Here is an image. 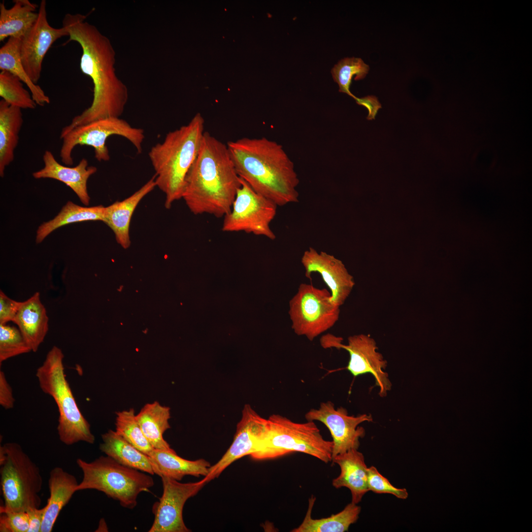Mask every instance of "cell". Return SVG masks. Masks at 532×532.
Here are the masks:
<instances>
[{"label":"cell","mask_w":532,"mask_h":532,"mask_svg":"<svg viewBox=\"0 0 532 532\" xmlns=\"http://www.w3.org/2000/svg\"><path fill=\"white\" fill-rule=\"evenodd\" d=\"M86 19L81 14L67 13L63 27L68 33L67 42L76 41L82 48L80 69L92 80L93 99L91 105L75 116L62 132L102 118H120L129 98L127 86L115 72V52L110 40Z\"/></svg>","instance_id":"1"},{"label":"cell","mask_w":532,"mask_h":532,"mask_svg":"<svg viewBox=\"0 0 532 532\" xmlns=\"http://www.w3.org/2000/svg\"><path fill=\"white\" fill-rule=\"evenodd\" d=\"M241 186L227 144L205 132L187 175L182 199L195 215L224 217Z\"/></svg>","instance_id":"2"},{"label":"cell","mask_w":532,"mask_h":532,"mask_svg":"<svg viewBox=\"0 0 532 532\" xmlns=\"http://www.w3.org/2000/svg\"><path fill=\"white\" fill-rule=\"evenodd\" d=\"M227 145L238 176L255 191L277 206L299 201V180L282 145L264 137H243Z\"/></svg>","instance_id":"3"},{"label":"cell","mask_w":532,"mask_h":532,"mask_svg":"<svg viewBox=\"0 0 532 532\" xmlns=\"http://www.w3.org/2000/svg\"><path fill=\"white\" fill-rule=\"evenodd\" d=\"M204 129V119L197 113L188 124L167 133L163 142L154 145L148 153L155 171L156 187L166 196V209L182 199L186 178L199 153Z\"/></svg>","instance_id":"4"},{"label":"cell","mask_w":532,"mask_h":532,"mask_svg":"<svg viewBox=\"0 0 532 532\" xmlns=\"http://www.w3.org/2000/svg\"><path fill=\"white\" fill-rule=\"evenodd\" d=\"M62 350L54 346L36 371L40 387L54 399L59 413L57 431L60 440L71 445L79 441L95 442L90 425L81 412L64 372Z\"/></svg>","instance_id":"5"},{"label":"cell","mask_w":532,"mask_h":532,"mask_svg":"<svg viewBox=\"0 0 532 532\" xmlns=\"http://www.w3.org/2000/svg\"><path fill=\"white\" fill-rule=\"evenodd\" d=\"M76 464L83 472L77 491L102 492L127 508H134L139 494L149 491L154 485L151 474L124 466L107 456H101L91 462L77 459Z\"/></svg>","instance_id":"6"},{"label":"cell","mask_w":532,"mask_h":532,"mask_svg":"<svg viewBox=\"0 0 532 532\" xmlns=\"http://www.w3.org/2000/svg\"><path fill=\"white\" fill-rule=\"evenodd\" d=\"M267 420L266 437L260 450L250 456L253 459H272L299 452L326 464L332 461L333 442L323 437L314 421L296 423L279 414L270 415Z\"/></svg>","instance_id":"7"},{"label":"cell","mask_w":532,"mask_h":532,"mask_svg":"<svg viewBox=\"0 0 532 532\" xmlns=\"http://www.w3.org/2000/svg\"><path fill=\"white\" fill-rule=\"evenodd\" d=\"M0 473L5 508L15 511L39 508L42 476L19 444L8 442L0 446Z\"/></svg>","instance_id":"8"},{"label":"cell","mask_w":532,"mask_h":532,"mask_svg":"<svg viewBox=\"0 0 532 532\" xmlns=\"http://www.w3.org/2000/svg\"><path fill=\"white\" fill-rule=\"evenodd\" d=\"M122 136L129 140L135 147L137 152L142 151L144 139V131L132 127L126 121L117 117H109L95 120L77 126L61 132L63 143L60 151L62 162L67 166L73 164L72 153L78 145H87L94 149L95 157L100 162L110 160L106 146L107 139L111 135Z\"/></svg>","instance_id":"9"},{"label":"cell","mask_w":532,"mask_h":532,"mask_svg":"<svg viewBox=\"0 0 532 532\" xmlns=\"http://www.w3.org/2000/svg\"><path fill=\"white\" fill-rule=\"evenodd\" d=\"M340 312V306L332 300L331 292L312 284H300L289 301L292 330L310 341L332 328L338 320Z\"/></svg>","instance_id":"10"},{"label":"cell","mask_w":532,"mask_h":532,"mask_svg":"<svg viewBox=\"0 0 532 532\" xmlns=\"http://www.w3.org/2000/svg\"><path fill=\"white\" fill-rule=\"evenodd\" d=\"M277 206L274 202L255 191L241 178V186L231 209L224 216L222 231L243 232L274 240L276 235L270 224L275 217Z\"/></svg>","instance_id":"11"},{"label":"cell","mask_w":532,"mask_h":532,"mask_svg":"<svg viewBox=\"0 0 532 532\" xmlns=\"http://www.w3.org/2000/svg\"><path fill=\"white\" fill-rule=\"evenodd\" d=\"M268 430L267 419L261 416L250 405H245L232 444L222 457L210 466L203 480L206 483L210 482L217 478L234 461L259 451Z\"/></svg>","instance_id":"12"},{"label":"cell","mask_w":532,"mask_h":532,"mask_svg":"<svg viewBox=\"0 0 532 532\" xmlns=\"http://www.w3.org/2000/svg\"><path fill=\"white\" fill-rule=\"evenodd\" d=\"M163 492L159 501L153 507V523L149 532H189L183 519L186 501L196 495L206 484L203 479L195 482L179 481L162 477Z\"/></svg>","instance_id":"13"},{"label":"cell","mask_w":532,"mask_h":532,"mask_svg":"<svg viewBox=\"0 0 532 532\" xmlns=\"http://www.w3.org/2000/svg\"><path fill=\"white\" fill-rule=\"evenodd\" d=\"M305 417L307 421L322 422L329 430L333 444L332 460L338 454L358 449L360 439L365 434V429L359 425L372 421L371 415L350 416L345 408L335 409L334 404L329 401L322 402L318 409H310Z\"/></svg>","instance_id":"14"},{"label":"cell","mask_w":532,"mask_h":532,"mask_svg":"<svg viewBox=\"0 0 532 532\" xmlns=\"http://www.w3.org/2000/svg\"><path fill=\"white\" fill-rule=\"evenodd\" d=\"M37 19L27 33L21 38L20 55L24 68L33 82L38 81L43 59L52 45L59 38L68 36L62 27H51L47 19L46 2L42 0L38 11Z\"/></svg>","instance_id":"15"},{"label":"cell","mask_w":532,"mask_h":532,"mask_svg":"<svg viewBox=\"0 0 532 532\" xmlns=\"http://www.w3.org/2000/svg\"><path fill=\"white\" fill-rule=\"evenodd\" d=\"M340 348L347 351L350 359L347 369L354 376L366 373L373 376L375 385L379 387V395L385 397L391 389L392 384L388 374L384 371L387 362L378 352L375 340L370 335L359 334L348 338L347 344L340 345Z\"/></svg>","instance_id":"16"},{"label":"cell","mask_w":532,"mask_h":532,"mask_svg":"<svg viewBox=\"0 0 532 532\" xmlns=\"http://www.w3.org/2000/svg\"><path fill=\"white\" fill-rule=\"evenodd\" d=\"M301 263L306 277L311 279L312 273H319L330 290L333 302L339 306L344 304L355 283L341 260L325 252H318L309 247L304 252Z\"/></svg>","instance_id":"17"},{"label":"cell","mask_w":532,"mask_h":532,"mask_svg":"<svg viewBox=\"0 0 532 532\" xmlns=\"http://www.w3.org/2000/svg\"><path fill=\"white\" fill-rule=\"evenodd\" d=\"M44 167L33 173L35 179L52 178L61 181L70 188L85 205L90 203V198L87 191L89 178L97 171L94 166H88L86 159H82L73 167L64 166L55 159L53 153L46 150L43 155Z\"/></svg>","instance_id":"18"},{"label":"cell","mask_w":532,"mask_h":532,"mask_svg":"<svg viewBox=\"0 0 532 532\" xmlns=\"http://www.w3.org/2000/svg\"><path fill=\"white\" fill-rule=\"evenodd\" d=\"M155 178L154 175L140 189L125 200L116 201L105 207L103 222L112 230L116 241L124 249H127L131 245L130 226L133 213L142 199L156 187Z\"/></svg>","instance_id":"19"},{"label":"cell","mask_w":532,"mask_h":532,"mask_svg":"<svg viewBox=\"0 0 532 532\" xmlns=\"http://www.w3.org/2000/svg\"><path fill=\"white\" fill-rule=\"evenodd\" d=\"M332 461L338 465L341 472L332 481L335 488L346 487L351 493V502L357 504L369 490L367 469L363 454L358 449H351L335 456Z\"/></svg>","instance_id":"20"},{"label":"cell","mask_w":532,"mask_h":532,"mask_svg":"<svg viewBox=\"0 0 532 532\" xmlns=\"http://www.w3.org/2000/svg\"><path fill=\"white\" fill-rule=\"evenodd\" d=\"M48 317L39 292L21 302L13 321L18 327L32 351L36 352L48 330Z\"/></svg>","instance_id":"21"},{"label":"cell","mask_w":532,"mask_h":532,"mask_svg":"<svg viewBox=\"0 0 532 532\" xmlns=\"http://www.w3.org/2000/svg\"><path fill=\"white\" fill-rule=\"evenodd\" d=\"M76 477L61 467H55L49 473V498L44 506L45 512L40 532H51L63 508L77 491Z\"/></svg>","instance_id":"22"},{"label":"cell","mask_w":532,"mask_h":532,"mask_svg":"<svg viewBox=\"0 0 532 532\" xmlns=\"http://www.w3.org/2000/svg\"><path fill=\"white\" fill-rule=\"evenodd\" d=\"M154 474L180 481L186 475L205 476L211 465L203 459L191 461L174 451L154 449L148 455Z\"/></svg>","instance_id":"23"},{"label":"cell","mask_w":532,"mask_h":532,"mask_svg":"<svg viewBox=\"0 0 532 532\" xmlns=\"http://www.w3.org/2000/svg\"><path fill=\"white\" fill-rule=\"evenodd\" d=\"M10 8L0 3V41L7 37L23 38L36 21L37 5L28 0H14Z\"/></svg>","instance_id":"24"},{"label":"cell","mask_w":532,"mask_h":532,"mask_svg":"<svg viewBox=\"0 0 532 532\" xmlns=\"http://www.w3.org/2000/svg\"><path fill=\"white\" fill-rule=\"evenodd\" d=\"M22 109L0 100V175L14 160L19 133L23 123Z\"/></svg>","instance_id":"25"},{"label":"cell","mask_w":532,"mask_h":532,"mask_svg":"<svg viewBox=\"0 0 532 532\" xmlns=\"http://www.w3.org/2000/svg\"><path fill=\"white\" fill-rule=\"evenodd\" d=\"M170 408L154 401L146 404L135 415L136 419L146 438L154 449L174 451L163 437L170 428Z\"/></svg>","instance_id":"26"},{"label":"cell","mask_w":532,"mask_h":532,"mask_svg":"<svg viewBox=\"0 0 532 532\" xmlns=\"http://www.w3.org/2000/svg\"><path fill=\"white\" fill-rule=\"evenodd\" d=\"M102 443L100 449L106 456L120 464L154 475V473L147 455L142 452L115 431L109 430L101 435Z\"/></svg>","instance_id":"27"},{"label":"cell","mask_w":532,"mask_h":532,"mask_svg":"<svg viewBox=\"0 0 532 532\" xmlns=\"http://www.w3.org/2000/svg\"><path fill=\"white\" fill-rule=\"evenodd\" d=\"M315 500L316 498L313 496L309 499L307 511L302 522L291 532H344L347 531L350 526L359 518L361 507L351 502L337 514L327 518L313 519L311 512Z\"/></svg>","instance_id":"28"},{"label":"cell","mask_w":532,"mask_h":532,"mask_svg":"<svg viewBox=\"0 0 532 532\" xmlns=\"http://www.w3.org/2000/svg\"><path fill=\"white\" fill-rule=\"evenodd\" d=\"M21 40V38L9 37L0 48V69L18 77L27 85L37 105L44 106L50 103V98L39 85L33 82L26 72L20 55Z\"/></svg>","instance_id":"29"},{"label":"cell","mask_w":532,"mask_h":532,"mask_svg":"<svg viewBox=\"0 0 532 532\" xmlns=\"http://www.w3.org/2000/svg\"><path fill=\"white\" fill-rule=\"evenodd\" d=\"M105 207L98 205L83 207L68 201L59 213L52 220L39 226L36 242H41L50 233L63 226L75 222L87 221H104Z\"/></svg>","instance_id":"30"},{"label":"cell","mask_w":532,"mask_h":532,"mask_svg":"<svg viewBox=\"0 0 532 532\" xmlns=\"http://www.w3.org/2000/svg\"><path fill=\"white\" fill-rule=\"evenodd\" d=\"M116 414L115 431L118 434L146 455L154 449L144 435L133 408L117 412Z\"/></svg>","instance_id":"31"},{"label":"cell","mask_w":532,"mask_h":532,"mask_svg":"<svg viewBox=\"0 0 532 532\" xmlns=\"http://www.w3.org/2000/svg\"><path fill=\"white\" fill-rule=\"evenodd\" d=\"M0 96L10 105L22 109H34L37 104L21 80L7 71L0 72Z\"/></svg>","instance_id":"32"},{"label":"cell","mask_w":532,"mask_h":532,"mask_svg":"<svg viewBox=\"0 0 532 532\" xmlns=\"http://www.w3.org/2000/svg\"><path fill=\"white\" fill-rule=\"evenodd\" d=\"M369 66L359 58H345L334 65L331 70L333 79L339 86V92L346 93L355 100L356 99L350 91L352 79L359 80L364 79L368 73Z\"/></svg>","instance_id":"33"},{"label":"cell","mask_w":532,"mask_h":532,"mask_svg":"<svg viewBox=\"0 0 532 532\" xmlns=\"http://www.w3.org/2000/svg\"><path fill=\"white\" fill-rule=\"evenodd\" d=\"M32 351L19 329L0 324V364Z\"/></svg>","instance_id":"34"},{"label":"cell","mask_w":532,"mask_h":532,"mask_svg":"<svg viewBox=\"0 0 532 532\" xmlns=\"http://www.w3.org/2000/svg\"><path fill=\"white\" fill-rule=\"evenodd\" d=\"M29 516L27 511H15L0 507V532H28Z\"/></svg>","instance_id":"35"},{"label":"cell","mask_w":532,"mask_h":532,"mask_svg":"<svg viewBox=\"0 0 532 532\" xmlns=\"http://www.w3.org/2000/svg\"><path fill=\"white\" fill-rule=\"evenodd\" d=\"M367 487L369 491L375 493L390 494L400 499H406L408 496L406 489L398 488L393 486L373 466L367 469Z\"/></svg>","instance_id":"36"},{"label":"cell","mask_w":532,"mask_h":532,"mask_svg":"<svg viewBox=\"0 0 532 532\" xmlns=\"http://www.w3.org/2000/svg\"><path fill=\"white\" fill-rule=\"evenodd\" d=\"M21 304L8 297L0 291V324H6L13 321Z\"/></svg>","instance_id":"37"},{"label":"cell","mask_w":532,"mask_h":532,"mask_svg":"<svg viewBox=\"0 0 532 532\" xmlns=\"http://www.w3.org/2000/svg\"><path fill=\"white\" fill-rule=\"evenodd\" d=\"M15 399L12 394V390L9 384L4 373L0 371V404L5 409L13 407Z\"/></svg>","instance_id":"38"},{"label":"cell","mask_w":532,"mask_h":532,"mask_svg":"<svg viewBox=\"0 0 532 532\" xmlns=\"http://www.w3.org/2000/svg\"><path fill=\"white\" fill-rule=\"evenodd\" d=\"M356 103L365 107L368 110V114L367 119L371 120L374 119L378 110L381 108V104L378 99L374 96H367L363 98H356Z\"/></svg>","instance_id":"39"},{"label":"cell","mask_w":532,"mask_h":532,"mask_svg":"<svg viewBox=\"0 0 532 532\" xmlns=\"http://www.w3.org/2000/svg\"><path fill=\"white\" fill-rule=\"evenodd\" d=\"M44 512V507L31 508L27 511L29 520L28 532H40Z\"/></svg>","instance_id":"40"},{"label":"cell","mask_w":532,"mask_h":532,"mask_svg":"<svg viewBox=\"0 0 532 532\" xmlns=\"http://www.w3.org/2000/svg\"><path fill=\"white\" fill-rule=\"evenodd\" d=\"M123 288H124V287H123V285H121V286H120L119 288H118V289H117V290H118V291L119 292H122V290H123Z\"/></svg>","instance_id":"41"},{"label":"cell","mask_w":532,"mask_h":532,"mask_svg":"<svg viewBox=\"0 0 532 532\" xmlns=\"http://www.w3.org/2000/svg\"><path fill=\"white\" fill-rule=\"evenodd\" d=\"M147 331H148V329H147V328H146L145 330H144V331H143V332L144 333H146V332H147Z\"/></svg>","instance_id":"42"}]
</instances>
